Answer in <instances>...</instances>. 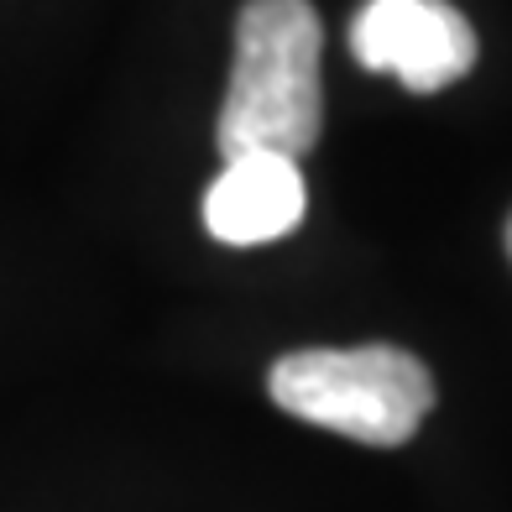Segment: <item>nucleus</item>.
I'll return each instance as SVG.
<instances>
[{"label":"nucleus","mask_w":512,"mask_h":512,"mask_svg":"<svg viewBox=\"0 0 512 512\" xmlns=\"http://www.w3.org/2000/svg\"><path fill=\"white\" fill-rule=\"evenodd\" d=\"M319 11L309 0H246L236 16V68L220 105L215 142L225 157H304L324 131Z\"/></svg>","instance_id":"obj_1"},{"label":"nucleus","mask_w":512,"mask_h":512,"mask_svg":"<svg viewBox=\"0 0 512 512\" xmlns=\"http://www.w3.org/2000/svg\"><path fill=\"white\" fill-rule=\"evenodd\" d=\"M272 403L361 445H408L434 408V377L398 345H351V351H293L267 377Z\"/></svg>","instance_id":"obj_2"},{"label":"nucleus","mask_w":512,"mask_h":512,"mask_svg":"<svg viewBox=\"0 0 512 512\" xmlns=\"http://www.w3.org/2000/svg\"><path fill=\"white\" fill-rule=\"evenodd\" d=\"M351 48L361 68L392 74L413 95L450 89L476 68V32L450 0H366Z\"/></svg>","instance_id":"obj_3"},{"label":"nucleus","mask_w":512,"mask_h":512,"mask_svg":"<svg viewBox=\"0 0 512 512\" xmlns=\"http://www.w3.org/2000/svg\"><path fill=\"white\" fill-rule=\"evenodd\" d=\"M309 189L298 162L283 152H241L225 157L220 178L204 194V225L225 246H267L283 241L304 220Z\"/></svg>","instance_id":"obj_4"},{"label":"nucleus","mask_w":512,"mask_h":512,"mask_svg":"<svg viewBox=\"0 0 512 512\" xmlns=\"http://www.w3.org/2000/svg\"><path fill=\"white\" fill-rule=\"evenodd\" d=\"M507 256H512V220H507Z\"/></svg>","instance_id":"obj_5"}]
</instances>
